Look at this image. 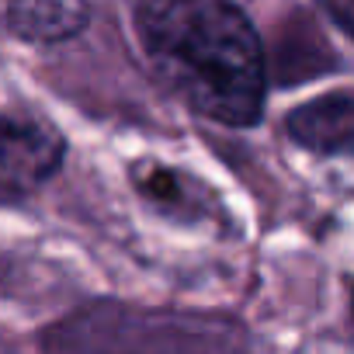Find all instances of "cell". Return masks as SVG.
Listing matches in <instances>:
<instances>
[{
  "mask_svg": "<svg viewBox=\"0 0 354 354\" xmlns=\"http://www.w3.org/2000/svg\"><path fill=\"white\" fill-rule=\"evenodd\" d=\"M153 73L192 111L247 129L264 111V49L236 0H132Z\"/></svg>",
  "mask_w": 354,
  "mask_h": 354,
  "instance_id": "6da1fadb",
  "label": "cell"
},
{
  "mask_svg": "<svg viewBox=\"0 0 354 354\" xmlns=\"http://www.w3.org/2000/svg\"><path fill=\"white\" fill-rule=\"evenodd\" d=\"M66 142L56 129L21 118V115H0V170L11 174L21 185H42L59 170Z\"/></svg>",
  "mask_w": 354,
  "mask_h": 354,
  "instance_id": "7a4b0ae2",
  "label": "cell"
},
{
  "mask_svg": "<svg viewBox=\"0 0 354 354\" xmlns=\"http://www.w3.org/2000/svg\"><path fill=\"white\" fill-rule=\"evenodd\" d=\"M288 136L319 156H354V94H323L288 111Z\"/></svg>",
  "mask_w": 354,
  "mask_h": 354,
  "instance_id": "3957f363",
  "label": "cell"
},
{
  "mask_svg": "<svg viewBox=\"0 0 354 354\" xmlns=\"http://www.w3.org/2000/svg\"><path fill=\"white\" fill-rule=\"evenodd\" d=\"M91 21V0H11L8 28L25 42H66Z\"/></svg>",
  "mask_w": 354,
  "mask_h": 354,
  "instance_id": "277c9868",
  "label": "cell"
},
{
  "mask_svg": "<svg viewBox=\"0 0 354 354\" xmlns=\"http://www.w3.org/2000/svg\"><path fill=\"white\" fill-rule=\"evenodd\" d=\"M132 185L142 192V198L156 202L160 209L174 212V209H188V181L181 174H174L170 167L160 163H136L132 167Z\"/></svg>",
  "mask_w": 354,
  "mask_h": 354,
  "instance_id": "5b68a950",
  "label": "cell"
},
{
  "mask_svg": "<svg viewBox=\"0 0 354 354\" xmlns=\"http://www.w3.org/2000/svg\"><path fill=\"white\" fill-rule=\"evenodd\" d=\"M319 8L354 39V0H319Z\"/></svg>",
  "mask_w": 354,
  "mask_h": 354,
  "instance_id": "8992f818",
  "label": "cell"
}]
</instances>
